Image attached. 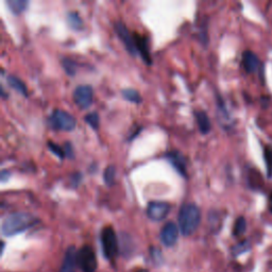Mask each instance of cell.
Masks as SVG:
<instances>
[{
    "mask_svg": "<svg viewBox=\"0 0 272 272\" xmlns=\"http://www.w3.org/2000/svg\"><path fill=\"white\" fill-rule=\"evenodd\" d=\"M114 27H115V30H116L118 37L121 41H123L128 52L132 55H136L137 49H136V45H135L134 35L130 33L128 28L125 26V24H123L121 22H116Z\"/></svg>",
    "mask_w": 272,
    "mask_h": 272,
    "instance_id": "cell-8",
    "label": "cell"
},
{
    "mask_svg": "<svg viewBox=\"0 0 272 272\" xmlns=\"http://www.w3.org/2000/svg\"><path fill=\"white\" fill-rule=\"evenodd\" d=\"M265 157H266V162H267V167L269 171L272 170V148L267 147L265 150Z\"/></svg>",
    "mask_w": 272,
    "mask_h": 272,
    "instance_id": "cell-26",
    "label": "cell"
},
{
    "mask_svg": "<svg viewBox=\"0 0 272 272\" xmlns=\"http://www.w3.org/2000/svg\"><path fill=\"white\" fill-rule=\"evenodd\" d=\"M67 23L72 30H81L83 29V21L80 17L79 13L71 11L67 14Z\"/></svg>",
    "mask_w": 272,
    "mask_h": 272,
    "instance_id": "cell-17",
    "label": "cell"
},
{
    "mask_svg": "<svg viewBox=\"0 0 272 272\" xmlns=\"http://www.w3.org/2000/svg\"><path fill=\"white\" fill-rule=\"evenodd\" d=\"M49 125L59 131H72L77 126L74 117L63 110H55L49 117Z\"/></svg>",
    "mask_w": 272,
    "mask_h": 272,
    "instance_id": "cell-4",
    "label": "cell"
},
{
    "mask_svg": "<svg viewBox=\"0 0 272 272\" xmlns=\"http://www.w3.org/2000/svg\"><path fill=\"white\" fill-rule=\"evenodd\" d=\"M195 116H196L197 124H198L200 132L202 134L210 133L212 130V124L208 114H206L204 111H197L195 112Z\"/></svg>",
    "mask_w": 272,
    "mask_h": 272,
    "instance_id": "cell-14",
    "label": "cell"
},
{
    "mask_svg": "<svg viewBox=\"0 0 272 272\" xmlns=\"http://www.w3.org/2000/svg\"><path fill=\"white\" fill-rule=\"evenodd\" d=\"M84 120H85V123L87 125L92 127V129L98 130L99 125H100V118L96 112H92V113H88L87 115L84 116Z\"/></svg>",
    "mask_w": 272,
    "mask_h": 272,
    "instance_id": "cell-22",
    "label": "cell"
},
{
    "mask_svg": "<svg viewBox=\"0 0 272 272\" xmlns=\"http://www.w3.org/2000/svg\"><path fill=\"white\" fill-rule=\"evenodd\" d=\"M247 229V222L246 219L243 217H238L235 221V224H234L233 228V234L235 236H240L243 233L246 232Z\"/></svg>",
    "mask_w": 272,
    "mask_h": 272,
    "instance_id": "cell-21",
    "label": "cell"
},
{
    "mask_svg": "<svg viewBox=\"0 0 272 272\" xmlns=\"http://www.w3.org/2000/svg\"><path fill=\"white\" fill-rule=\"evenodd\" d=\"M39 222L35 216L30 213H14L9 215L2 224V233L6 237H11L29 230Z\"/></svg>",
    "mask_w": 272,
    "mask_h": 272,
    "instance_id": "cell-1",
    "label": "cell"
},
{
    "mask_svg": "<svg viewBox=\"0 0 272 272\" xmlns=\"http://www.w3.org/2000/svg\"><path fill=\"white\" fill-rule=\"evenodd\" d=\"M81 181H82V173L81 172H74L70 176V184L73 187H77Z\"/></svg>",
    "mask_w": 272,
    "mask_h": 272,
    "instance_id": "cell-28",
    "label": "cell"
},
{
    "mask_svg": "<svg viewBox=\"0 0 272 272\" xmlns=\"http://www.w3.org/2000/svg\"><path fill=\"white\" fill-rule=\"evenodd\" d=\"M134 40H135V45H136V49L137 53L140 54V57L144 60V62L148 65H151V55H150L149 52V47L146 37L139 35L138 33H134Z\"/></svg>",
    "mask_w": 272,
    "mask_h": 272,
    "instance_id": "cell-12",
    "label": "cell"
},
{
    "mask_svg": "<svg viewBox=\"0 0 272 272\" xmlns=\"http://www.w3.org/2000/svg\"><path fill=\"white\" fill-rule=\"evenodd\" d=\"M179 229L184 236H190L198 229L201 221L200 209L194 203H186L182 205L179 216Z\"/></svg>",
    "mask_w": 272,
    "mask_h": 272,
    "instance_id": "cell-2",
    "label": "cell"
},
{
    "mask_svg": "<svg viewBox=\"0 0 272 272\" xmlns=\"http://www.w3.org/2000/svg\"><path fill=\"white\" fill-rule=\"evenodd\" d=\"M269 211L272 213V194L269 197Z\"/></svg>",
    "mask_w": 272,
    "mask_h": 272,
    "instance_id": "cell-30",
    "label": "cell"
},
{
    "mask_svg": "<svg viewBox=\"0 0 272 272\" xmlns=\"http://www.w3.org/2000/svg\"><path fill=\"white\" fill-rule=\"evenodd\" d=\"M242 64L246 71L249 73L255 72L259 66V60L255 53L252 51H246L242 55Z\"/></svg>",
    "mask_w": 272,
    "mask_h": 272,
    "instance_id": "cell-13",
    "label": "cell"
},
{
    "mask_svg": "<svg viewBox=\"0 0 272 272\" xmlns=\"http://www.w3.org/2000/svg\"><path fill=\"white\" fill-rule=\"evenodd\" d=\"M94 99V92L89 85H79L73 90V101L76 105L83 110L88 109Z\"/></svg>",
    "mask_w": 272,
    "mask_h": 272,
    "instance_id": "cell-6",
    "label": "cell"
},
{
    "mask_svg": "<svg viewBox=\"0 0 272 272\" xmlns=\"http://www.w3.org/2000/svg\"><path fill=\"white\" fill-rule=\"evenodd\" d=\"M170 211V204L162 201H152L147 206V216L153 221L164 220Z\"/></svg>",
    "mask_w": 272,
    "mask_h": 272,
    "instance_id": "cell-7",
    "label": "cell"
},
{
    "mask_svg": "<svg viewBox=\"0 0 272 272\" xmlns=\"http://www.w3.org/2000/svg\"><path fill=\"white\" fill-rule=\"evenodd\" d=\"M48 148H49V150H50V151H51L53 154H55L58 157H60L61 159L65 158L64 150H63V148L60 147L59 145L54 144V143H52V142H48Z\"/></svg>",
    "mask_w": 272,
    "mask_h": 272,
    "instance_id": "cell-24",
    "label": "cell"
},
{
    "mask_svg": "<svg viewBox=\"0 0 272 272\" xmlns=\"http://www.w3.org/2000/svg\"><path fill=\"white\" fill-rule=\"evenodd\" d=\"M77 254L78 251L73 246L69 247L65 253L64 261L62 264L60 272H74L76 271V265L77 264Z\"/></svg>",
    "mask_w": 272,
    "mask_h": 272,
    "instance_id": "cell-11",
    "label": "cell"
},
{
    "mask_svg": "<svg viewBox=\"0 0 272 272\" xmlns=\"http://www.w3.org/2000/svg\"><path fill=\"white\" fill-rule=\"evenodd\" d=\"M7 5L10 8L12 13L18 15L27 10L28 6H29V2L28 0H8Z\"/></svg>",
    "mask_w": 272,
    "mask_h": 272,
    "instance_id": "cell-16",
    "label": "cell"
},
{
    "mask_svg": "<svg viewBox=\"0 0 272 272\" xmlns=\"http://www.w3.org/2000/svg\"><path fill=\"white\" fill-rule=\"evenodd\" d=\"M249 249H250V243H249V241L245 240V241L239 242L238 245H236L235 247H233L232 252H233V254H234V255L237 256V255L242 254V253L247 252Z\"/></svg>",
    "mask_w": 272,
    "mask_h": 272,
    "instance_id": "cell-23",
    "label": "cell"
},
{
    "mask_svg": "<svg viewBox=\"0 0 272 272\" xmlns=\"http://www.w3.org/2000/svg\"><path fill=\"white\" fill-rule=\"evenodd\" d=\"M77 264L83 272H95L97 258L95 251L89 246H83L77 254Z\"/></svg>",
    "mask_w": 272,
    "mask_h": 272,
    "instance_id": "cell-5",
    "label": "cell"
},
{
    "mask_svg": "<svg viewBox=\"0 0 272 272\" xmlns=\"http://www.w3.org/2000/svg\"><path fill=\"white\" fill-rule=\"evenodd\" d=\"M137 272H148V270H145V269H140V270H138Z\"/></svg>",
    "mask_w": 272,
    "mask_h": 272,
    "instance_id": "cell-32",
    "label": "cell"
},
{
    "mask_svg": "<svg viewBox=\"0 0 272 272\" xmlns=\"http://www.w3.org/2000/svg\"><path fill=\"white\" fill-rule=\"evenodd\" d=\"M124 241V240H123ZM124 246H129V245H127V243H126V241H124ZM124 252L126 253V254H127V248L124 250Z\"/></svg>",
    "mask_w": 272,
    "mask_h": 272,
    "instance_id": "cell-31",
    "label": "cell"
},
{
    "mask_svg": "<svg viewBox=\"0 0 272 272\" xmlns=\"http://www.w3.org/2000/svg\"><path fill=\"white\" fill-rule=\"evenodd\" d=\"M115 176H116V169L113 165H110L106 168L103 177H105V182L109 186H113L115 183Z\"/></svg>",
    "mask_w": 272,
    "mask_h": 272,
    "instance_id": "cell-20",
    "label": "cell"
},
{
    "mask_svg": "<svg viewBox=\"0 0 272 272\" xmlns=\"http://www.w3.org/2000/svg\"><path fill=\"white\" fill-rule=\"evenodd\" d=\"M9 177H10V172L7 170H3L2 174H0V179H2V182H6Z\"/></svg>",
    "mask_w": 272,
    "mask_h": 272,
    "instance_id": "cell-29",
    "label": "cell"
},
{
    "mask_svg": "<svg viewBox=\"0 0 272 272\" xmlns=\"http://www.w3.org/2000/svg\"><path fill=\"white\" fill-rule=\"evenodd\" d=\"M150 254H151L152 260L155 262V265H161L163 262V254L162 252L156 248L150 249Z\"/></svg>",
    "mask_w": 272,
    "mask_h": 272,
    "instance_id": "cell-25",
    "label": "cell"
},
{
    "mask_svg": "<svg viewBox=\"0 0 272 272\" xmlns=\"http://www.w3.org/2000/svg\"><path fill=\"white\" fill-rule=\"evenodd\" d=\"M166 157L177 172L183 176H186V169H187L186 158L181 152L170 151L166 154Z\"/></svg>",
    "mask_w": 272,
    "mask_h": 272,
    "instance_id": "cell-10",
    "label": "cell"
},
{
    "mask_svg": "<svg viewBox=\"0 0 272 272\" xmlns=\"http://www.w3.org/2000/svg\"><path fill=\"white\" fill-rule=\"evenodd\" d=\"M159 238L166 247L174 246L179 238V228L174 222H167L161 230Z\"/></svg>",
    "mask_w": 272,
    "mask_h": 272,
    "instance_id": "cell-9",
    "label": "cell"
},
{
    "mask_svg": "<svg viewBox=\"0 0 272 272\" xmlns=\"http://www.w3.org/2000/svg\"><path fill=\"white\" fill-rule=\"evenodd\" d=\"M121 94H123V97L130 101V102H133V103H140L142 102V97H140L139 93L134 89V88H126V89H123V92H121Z\"/></svg>",
    "mask_w": 272,
    "mask_h": 272,
    "instance_id": "cell-18",
    "label": "cell"
},
{
    "mask_svg": "<svg viewBox=\"0 0 272 272\" xmlns=\"http://www.w3.org/2000/svg\"><path fill=\"white\" fill-rule=\"evenodd\" d=\"M63 150H64V153H65V157H68V158H73L74 157L73 148H72L70 143H65V145L63 147Z\"/></svg>",
    "mask_w": 272,
    "mask_h": 272,
    "instance_id": "cell-27",
    "label": "cell"
},
{
    "mask_svg": "<svg viewBox=\"0 0 272 272\" xmlns=\"http://www.w3.org/2000/svg\"><path fill=\"white\" fill-rule=\"evenodd\" d=\"M62 66L67 74H69L70 77H73L74 74H76L77 71V64L74 63L72 60L68 59V58H63L61 60Z\"/></svg>",
    "mask_w": 272,
    "mask_h": 272,
    "instance_id": "cell-19",
    "label": "cell"
},
{
    "mask_svg": "<svg viewBox=\"0 0 272 272\" xmlns=\"http://www.w3.org/2000/svg\"><path fill=\"white\" fill-rule=\"evenodd\" d=\"M101 246L105 256L112 260L116 257L119 251V242L116 233L112 227H106L101 232Z\"/></svg>",
    "mask_w": 272,
    "mask_h": 272,
    "instance_id": "cell-3",
    "label": "cell"
},
{
    "mask_svg": "<svg viewBox=\"0 0 272 272\" xmlns=\"http://www.w3.org/2000/svg\"><path fill=\"white\" fill-rule=\"evenodd\" d=\"M7 82L13 89L22 94L23 96H25V97L28 96V88L26 86V84L20 78H17L15 76H8Z\"/></svg>",
    "mask_w": 272,
    "mask_h": 272,
    "instance_id": "cell-15",
    "label": "cell"
}]
</instances>
